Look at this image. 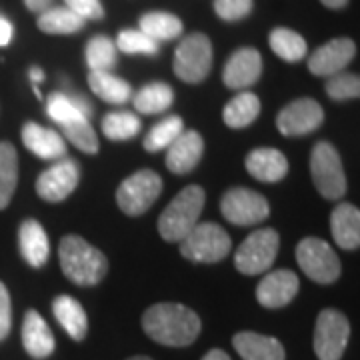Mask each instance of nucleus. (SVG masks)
Returning a JSON list of instances; mask_svg holds the SVG:
<instances>
[{
	"label": "nucleus",
	"instance_id": "nucleus-15",
	"mask_svg": "<svg viewBox=\"0 0 360 360\" xmlns=\"http://www.w3.org/2000/svg\"><path fill=\"white\" fill-rule=\"evenodd\" d=\"M356 54V44L350 39L326 42L309 58V70L316 77H333L347 68Z\"/></svg>",
	"mask_w": 360,
	"mask_h": 360
},
{
	"label": "nucleus",
	"instance_id": "nucleus-35",
	"mask_svg": "<svg viewBox=\"0 0 360 360\" xmlns=\"http://www.w3.org/2000/svg\"><path fill=\"white\" fill-rule=\"evenodd\" d=\"M63 132H65L68 141L72 142L77 148H80L82 153H86V155H96L98 148H101L96 132L90 127L89 118H78V120H72V122H66V124H63Z\"/></svg>",
	"mask_w": 360,
	"mask_h": 360
},
{
	"label": "nucleus",
	"instance_id": "nucleus-6",
	"mask_svg": "<svg viewBox=\"0 0 360 360\" xmlns=\"http://www.w3.org/2000/svg\"><path fill=\"white\" fill-rule=\"evenodd\" d=\"M174 75L188 84L202 82L212 68V42L208 37L194 32L182 40L174 52Z\"/></svg>",
	"mask_w": 360,
	"mask_h": 360
},
{
	"label": "nucleus",
	"instance_id": "nucleus-42",
	"mask_svg": "<svg viewBox=\"0 0 360 360\" xmlns=\"http://www.w3.org/2000/svg\"><path fill=\"white\" fill-rule=\"evenodd\" d=\"M13 40V25L0 16V46H6Z\"/></svg>",
	"mask_w": 360,
	"mask_h": 360
},
{
	"label": "nucleus",
	"instance_id": "nucleus-4",
	"mask_svg": "<svg viewBox=\"0 0 360 360\" xmlns=\"http://www.w3.org/2000/svg\"><path fill=\"white\" fill-rule=\"evenodd\" d=\"M310 174L316 191L328 198L338 200L347 194V176L340 156L330 142L321 141L310 155Z\"/></svg>",
	"mask_w": 360,
	"mask_h": 360
},
{
	"label": "nucleus",
	"instance_id": "nucleus-17",
	"mask_svg": "<svg viewBox=\"0 0 360 360\" xmlns=\"http://www.w3.org/2000/svg\"><path fill=\"white\" fill-rule=\"evenodd\" d=\"M167 168L174 174H188L200 162L205 153V141L196 130L182 132L167 148Z\"/></svg>",
	"mask_w": 360,
	"mask_h": 360
},
{
	"label": "nucleus",
	"instance_id": "nucleus-37",
	"mask_svg": "<svg viewBox=\"0 0 360 360\" xmlns=\"http://www.w3.org/2000/svg\"><path fill=\"white\" fill-rule=\"evenodd\" d=\"M116 49L127 54H150L155 56L158 52V42L148 39L141 30H122L116 39Z\"/></svg>",
	"mask_w": 360,
	"mask_h": 360
},
{
	"label": "nucleus",
	"instance_id": "nucleus-25",
	"mask_svg": "<svg viewBox=\"0 0 360 360\" xmlns=\"http://www.w3.org/2000/svg\"><path fill=\"white\" fill-rule=\"evenodd\" d=\"M260 115V101L252 92H240L222 110V120L231 129H246Z\"/></svg>",
	"mask_w": 360,
	"mask_h": 360
},
{
	"label": "nucleus",
	"instance_id": "nucleus-7",
	"mask_svg": "<svg viewBox=\"0 0 360 360\" xmlns=\"http://www.w3.org/2000/svg\"><path fill=\"white\" fill-rule=\"evenodd\" d=\"M278 245H281L278 232L272 229H260L252 232L250 236H246L245 243L238 246L234 255V266L246 276L262 274L276 260Z\"/></svg>",
	"mask_w": 360,
	"mask_h": 360
},
{
	"label": "nucleus",
	"instance_id": "nucleus-9",
	"mask_svg": "<svg viewBox=\"0 0 360 360\" xmlns=\"http://www.w3.org/2000/svg\"><path fill=\"white\" fill-rule=\"evenodd\" d=\"M162 193V179L155 170H139L116 191V202L129 217L144 214Z\"/></svg>",
	"mask_w": 360,
	"mask_h": 360
},
{
	"label": "nucleus",
	"instance_id": "nucleus-26",
	"mask_svg": "<svg viewBox=\"0 0 360 360\" xmlns=\"http://www.w3.org/2000/svg\"><path fill=\"white\" fill-rule=\"evenodd\" d=\"M90 90L108 104H124L132 96V89L127 80L115 77L112 72H90Z\"/></svg>",
	"mask_w": 360,
	"mask_h": 360
},
{
	"label": "nucleus",
	"instance_id": "nucleus-12",
	"mask_svg": "<svg viewBox=\"0 0 360 360\" xmlns=\"http://www.w3.org/2000/svg\"><path fill=\"white\" fill-rule=\"evenodd\" d=\"M80 168L72 158H60L51 168H46L37 180V193L46 202H63L75 193Z\"/></svg>",
	"mask_w": 360,
	"mask_h": 360
},
{
	"label": "nucleus",
	"instance_id": "nucleus-11",
	"mask_svg": "<svg viewBox=\"0 0 360 360\" xmlns=\"http://www.w3.org/2000/svg\"><path fill=\"white\" fill-rule=\"evenodd\" d=\"M222 217L236 226H250L269 217V200L250 188H231L220 200Z\"/></svg>",
	"mask_w": 360,
	"mask_h": 360
},
{
	"label": "nucleus",
	"instance_id": "nucleus-20",
	"mask_svg": "<svg viewBox=\"0 0 360 360\" xmlns=\"http://www.w3.org/2000/svg\"><path fill=\"white\" fill-rule=\"evenodd\" d=\"M232 347L243 360H284V347L274 336L258 333H236L232 338Z\"/></svg>",
	"mask_w": 360,
	"mask_h": 360
},
{
	"label": "nucleus",
	"instance_id": "nucleus-39",
	"mask_svg": "<svg viewBox=\"0 0 360 360\" xmlns=\"http://www.w3.org/2000/svg\"><path fill=\"white\" fill-rule=\"evenodd\" d=\"M214 11L222 20L234 22L250 14L252 0H214Z\"/></svg>",
	"mask_w": 360,
	"mask_h": 360
},
{
	"label": "nucleus",
	"instance_id": "nucleus-44",
	"mask_svg": "<svg viewBox=\"0 0 360 360\" xmlns=\"http://www.w3.org/2000/svg\"><path fill=\"white\" fill-rule=\"evenodd\" d=\"M202 360H231V356L224 352V350H220V348H212V350H208Z\"/></svg>",
	"mask_w": 360,
	"mask_h": 360
},
{
	"label": "nucleus",
	"instance_id": "nucleus-14",
	"mask_svg": "<svg viewBox=\"0 0 360 360\" xmlns=\"http://www.w3.org/2000/svg\"><path fill=\"white\" fill-rule=\"evenodd\" d=\"M300 281L292 270H274L257 286V300L264 309H283L298 295Z\"/></svg>",
	"mask_w": 360,
	"mask_h": 360
},
{
	"label": "nucleus",
	"instance_id": "nucleus-5",
	"mask_svg": "<svg viewBox=\"0 0 360 360\" xmlns=\"http://www.w3.org/2000/svg\"><path fill=\"white\" fill-rule=\"evenodd\" d=\"M180 252L193 262H219L231 252V236L214 222H200L180 240Z\"/></svg>",
	"mask_w": 360,
	"mask_h": 360
},
{
	"label": "nucleus",
	"instance_id": "nucleus-24",
	"mask_svg": "<svg viewBox=\"0 0 360 360\" xmlns=\"http://www.w3.org/2000/svg\"><path fill=\"white\" fill-rule=\"evenodd\" d=\"M52 312L72 340H84V336L89 333V319L77 298L68 295L56 296L52 300Z\"/></svg>",
	"mask_w": 360,
	"mask_h": 360
},
{
	"label": "nucleus",
	"instance_id": "nucleus-18",
	"mask_svg": "<svg viewBox=\"0 0 360 360\" xmlns=\"http://www.w3.org/2000/svg\"><path fill=\"white\" fill-rule=\"evenodd\" d=\"M25 146L42 160H60L66 156V142L56 130L44 129L37 122H26L22 127Z\"/></svg>",
	"mask_w": 360,
	"mask_h": 360
},
{
	"label": "nucleus",
	"instance_id": "nucleus-13",
	"mask_svg": "<svg viewBox=\"0 0 360 360\" xmlns=\"http://www.w3.org/2000/svg\"><path fill=\"white\" fill-rule=\"evenodd\" d=\"M324 122V110L312 98H298L276 116V129L283 136H304Z\"/></svg>",
	"mask_w": 360,
	"mask_h": 360
},
{
	"label": "nucleus",
	"instance_id": "nucleus-40",
	"mask_svg": "<svg viewBox=\"0 0 360 360\" xmlns=\"http://www.w3.org/2000/svg\"><path fill=\"white\" fill-rule=\"evenodd\" d=\"M66 8L78 14L80 18H90V20H101L104 18V8L101 0H65Z\"/></svg>",
	"mask_w": 360,
	"mask_h": 360
},
{
	"label": "nucleus",
	"instance_id": "nucleus-30",
	"mask_svg": "<svg viewBox=\"0 0 360 360\" xmlns=\"http://www.w3.org/2000/svg\"><path fill=\"white\" fill-rule=\"evenodd\" d=\"M141 32L155 42L172 40L182 34V22L170 13H148L141 18Z\"/></svg>",
	"mask_w": 360,
	"mask_h": 360
},
{
	"label": "nucleus",
	"instance_id": "nucleus-32",
	"mask_svg": "<svg viewBox=\"0 0 360 360\" xmlns=\"http://www.w3.org/2000/svg\"><path fill=\"white\" fill-rule=\"evenodd\" d=\"M184 132V124L180 116H167L165 120H160L158 124H155L153 129L148 130V134L144 136V150L148 153H158L168 148L172 142L179 139L180 134Z\"/></svg>",
	"mask_w": 360,
	"mask_h": 360
},
{
	"label": "nucleus",
	"instance_id": "nucleus-43",
	"mask_svg": "<svg viewBox=\"0 0 360 360\" xmlns=\"http://www.w3.org/2000/svg\"><path fill=\"white\" fill-rule=\"evenodd\" d=\"M51 2L52 0H25L26 8L32 11V13H44V11H49Z\"/></svg>",
	"mask_w": 360,
	"mask_h": 360
},
{
	"label": "nucleus",
	"instance_id": "nucleus-45",
	"mask_svg": "<svg viewBox=\"0 0 360 360\" xmlns=\"http://www.w3.org/2000/svg\"><path fill=\"white\" fill-rule=\"evenodd\" d=\"M322 4L326 8H333V11H338V8H345L348 4V0H321Z\"/></svg>",
	"mask_w": 360,
	"mask_h": 360
},
{
	"label": "nucleus",
	"instance_id": "nucleus-47",
	"mask_svg": "<svg viewBox=\"0 0 360 360\" xmlns=\"http://www.w3.org/2000/svg\"><path fill=\"white\" fill-rule=\"evenodd\" d=\"M129 360H153V359H148V356H132V359Z\"/></svg>",
	"mask_w": 360,
	"mask_h": 360
},
{
	"label": "nucleus",
	"instance_id": "nucleus-3",
	"mask_svg": "<svg viewBox=\"0 0 360 360\" xmlns=\"http://www.w3.org/2000/svg\"><path fill=\"white\" fill-rule=\"evenodd\" d=\"M206 194L202 186L193 184L182 188L158 219V232L167 243H180L198 224L205 208Z\"/></svg>",
	"mask_w": 360,
	"mask_h": 360
},
{
	"label": "nucleus",
	"instance_id": "nucleus-1",
	"mask_svg": "<svg viewBox=\"0 0 360 360\" xmlns=\"http://www.w3.org/2000/svg\"><path fill=\"white\" fill-rule=\"evenodd\" d=\"M198 314L179 302H158L142 314V330L158 345L188 347L200 335Z\"/></svg>",
	"mask_w": 360,
	"mask_h": 360
},
{
	"label": "nucleus",
	"instance_id": "nucleus-34",
	"mask_svg": "<svg viewBox=\"0 0 360 360\" xmlns=\"http://www.w3.org/2000/svg\"><path fill=\"white\" fill-rule=\"evenodd\" d=\"M84 56L90 72H110L116 65V44L106 37H94L86 44Z\"/></svg>",
	"mask_w": 360,
	"mask_h": 360
},
{
	"label": "nucleus",
	"instance_id": "nucleus-8",
	"mask_svg": "<svg viewBox=\"0 0 360 360\" xmlns=\"http://www.w3.org/2000/svg\"><path fill=\"white\" fill-rule=\"evenodd\" d=\"M296 262L310 281L319 284L335 283L340 276V260L333 250V246L314 236H309L298 243Z\"/></svg>",
	"mask_w": 360,
	"mask_h": 360
},
{
	"label": "nucleus",
	"instance_id": "nucleus-31",
	"mask_svg": "<svg viewBox=\"0 0 360 360\" xmlns=\"http://www.w3.org/2000/svg\"><path fill=\"white\" fill-rule=\"evenodd\" d=\"M84 18H80L70 8H51L39 16V28L44 34H75L82 30Z\"/></svg>",
	"mask_w": 360,
	"mask_h": 360
},
{
	"label": "nucleus",
	"instance_id": "nucleus-10",
	"mask_svg": "<svg viewBox=\"0 0 360 360\" xmlns=\"http://www.w3.org/2000/svg\"><path fill=\"white\" fill-rule=\"evenodd\" d=\"M350 336L348 319L335 309H324L314 326V354L319 360H340Z\"/></svg>",
	"mask_w": 360,
	"mask_h": 360
},
{
	"label": "nucleus",
	"instance_id": "nucleus-23",
	"mask_svg": "<svg viewBox=\"0 0 360 360\" xmlns=\"http://www.w3.org/2000/svg\"><path fill=\"white\" fill-rule=\"evenodd\" d=\"M330 231L336 245L345 250H356L360 246V212L350 202H342L330 214Z\"/></svg>",
	"mask_w": 360,
	"mask_h": 360
},
{
	"label": "nucleus",
	"instance_id": "nucleus-27",
	"mask_svg": "<svg viewBox=\"0 0 360 360\" xmlns=\"http://www.w3.org/2000/svg\"><path fill=\"white\" fill-rule=\"evenodd\" d=\"M174 92L165 82H150L134 94V108L142 115H160L172 106Z\"/></svg>",
	"mask_w": 360,
	"mask_h": 360
},
{
	"label": "nucleus",
	"instance_id": "nucleus-46",
	"mask_svg": "<svg viewBox=\"0 0 360 360\" xmlns=\"http://www.w3.org/2000/svg\"><path fill=\"white\" fill-rule=\"evenodd\" d=\"M42 78H44V72H42L40 68H37V66H34V68H30V80H32L34 84H39Z\"/></svg>",
	"mask_w": 360,
	"mask_h": 360
},
{
	"label": "nucleus",
	"instance_id": "nucleus-38",
	"mask_svg": "<svg viewBox=\"0 0 360 360\" xmlns=\"http://www.w3.org/2000/svg\"><path fill=\"white\" fill-rule=\"evenodd\" d=\"M326 92L333 101H350L359 98L360 80L359 75H348V72H338L326 80Z\"/></svg>",
	"mask_w": 360,
	"mask_h": 360
},
{
	"label": "nucleus",
	"instance_id": "nucleus-29",
	"mask_svg": "<svg viewBox=\"0 0 360 360\" xmlns=\"http://www.w3.org/2000/svg\"><path fill=\"white\" fill-rule=\"evenodd\" d=\"M269 44L276 56H281L286 63H298L307 56L309 44L298 32L290 28H274L270 32Z\"/></svg>",
	"mask_w": 360,
	"mask_h": 360
},
{
	"label": "nucleus",
	"instance_id": "nucleus-21",
	"mask_svg": "<svg viewBox=\"0 0 360 360\" xmlns=\"http://www.w3.org/2000/svg\"><path fill=\"white\" fill-rule=\"evenodd\" d=\"M22 345H25L28 356H32V359H46L54 352L56 342H54L52 330L37 310H28L25 314Z\"/></svg>",
	"mask_w": 360,
	"mask_h": 360
},
{
	"label": "nucleus",
	"instance_id": "nucleus-2",
	"mask_svg": "<svg viewBox=\"0 0 360 360\" xmlns=\"http://www.w3.org/2000/svg\"><path fill=\"white\" fill-rule=\"evenodd\" d=\"M58 258L66 278L78 286H94L108 272L106 257L77 234H68L60 240Z\"/></svg>",
	"mask_w": 360,
	"mask_h": 360
},
{
	"label": "nucleus",
	"instance_id": "nucleus-22",
	"mask_svg": "<svg viewBox=\"0 0 360 360\" xmlns=\"http://www.w3.org/2000/svg\"><path fill=\"white\" fill-rule=\"evenodd\" d=\"M246 170L260 182H278L288 174V158L276 148H257L246 156Z\"/></svg>",
	"mask_w": 360,
	"mask_h": 360
},
{
	"label": "nucleus",
	"instance_id": "nucleus-16",
	"mask_svg": "<svg viewBox=\"0 0 360 360\" xmlns=\"http://www.w3.org/2000/svg\"><path fill=\"white\" fill-rule=\"evenodd\" d=\"M262 75V56L257 49H240L232 54L222 70L224 86L243 90L252 86Z\"/></svg>",
	"mask_w": 360,
	"mask_h": 360
},
{
	"label": "nucleus",
	"instance_id": "nucleus-36",
	"mask_svg": "<svg viewBox=\"0 0 360 360\" xmlns=\"http://www.w3.org/2000/svg\"><path fill=\"white\" fill-rule=\"evenodd\" d=\"M46 115L51 116L52 120L56 124H66V122H72V120H78V118H86L78 110V106L68 96H66L63 90L58 92H52L46 101Z\"/></svg>",
	"mask_w": 360,
	"mask_h": 360
},
{
	"label": "nucleus",
	"instance_id": "nucleus-41",
	"mask_svg": "<svg viewBox=\"0 0 360 360\" xmlns=\"http://www.w3.org/2000/svg\"><path fill=\"white\" fill-rule=\"evenodd\" d=\"M13 328V304L6 286L0 283V340L11 335Z\"/></svg>",
	"mask_w": 360,
	"mask_h": 360
},
{
	"label": "nucleus",
	"instance_id": "nucleus-19",
	"mask_svg": "<svg viewBox=\"0 0 360 360\" xmlns=\"http://www.w3.org/2000/svg\"><path fill=\"white\" fill-rule=\"evenodd\" d=\"M18 246H20V255L32 269H40L46 264V260L51 257V243H49V234L42 229L39 220L28 219L20 224L18 231Z\"/></svg>",
	"mask_w": 360,
	"mask_h": 360
},
{
	"label": "nucleus",
	"instance_id": "nucleus-28",
	"mask_svg": "<svg viewBox=\"0 0 360 360\" xmlns=\"http://www.w3.org/2000/svg\"><path fill=\"white\" fill-rule=\"evenodd\" d=\"M18 184V155L11 142H0V210L11 205Z\"/></svg>",
	"mask_w": 360,
	"mask_h": 360
},
{
	"label": "nucleus",
	"instance_id": "nucleus-33",
	"mask_svg": "<svg viewBox=\"0 0 360 360\" xmlns=\"http://www.w3.org/2000/svg\"><path fill=\"white\" fill-rule=\"evenodd\" d=\"M141 118L134 112H129V110L110 112L103 118L104 136L116 142L134 139L141 132Z\"/></svg>",
	"mask_w": 360,
	"mask_h": 360
}]
</instances>
